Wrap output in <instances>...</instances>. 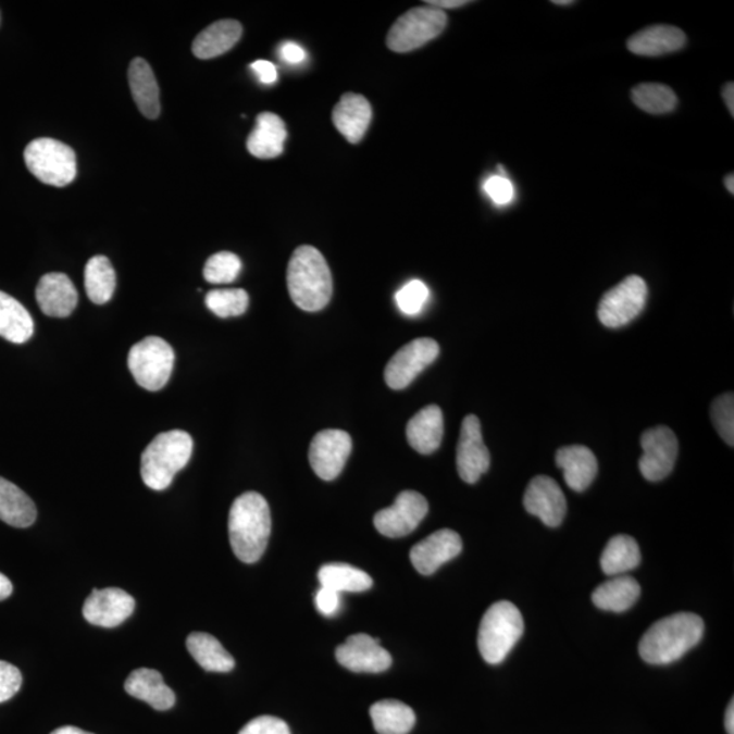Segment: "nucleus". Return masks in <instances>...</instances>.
I'll use <instances>...</instances> for the list:
<instances>
[{
    "label": "nucleus",
    "mask_w": 734,
    "mask_h": 734,
    "mask_svg": "<svg viewBox=\"0 0 734 734\" xmlns=\"http://www.w3.org/2000/svg\"><path fill=\"white\" fill-rule=\"evenodd\" d=\"M456 464L460 477L468 484L476 483L488 471L489 451L484 445L481 421L475 415L462 421Z\"/></svg>",
    "instance_id": "obj_14"
},
{
    "label": "nucleus",
    "mask_w": 734,
    "mask_h": 734,
    "mask_svg": "<svg viewBox=\"0 0 734 734\" xmlns=\"http://www.w3.org/2000/svg\"><path fill=\"white\" fill-rule=\"evenodd\" d=\"M444 438V413L438 406L422 408L407 424V439L421 455H432Z\"/></svg>",
    "instance_id": "obj_25"
},
{
    "label": "nucleus",
    "mask_w": 734,
    "mask_h": 734,
    "mask_svg": "<svg viewBox=\"0 0 734 734\" xmlns=\"http://www.w3.org/2000/svg\"><path fill=\"white\" fill-rule=\"evenodd\" d=\"M428 296V288L422 281L408 282L396 294L397 307L407 315H416L422 312Z\"/></svg>",
    "instance_id": "obj_40"
},
{
    "label": "nucleus",
    "mask_w": 734,
    "mask_h": 734,
    "mask_svg": "<svg viewBox=\"0 0 734 734\" xmlns=\"http://www.w3.org/2000/svg\"><path fill=\"white\" fill-rule=\"evenodd\" d=\"M124 689L133 696L149 704L152 709L165 711L176 704V695L163 682L162 674L154 669H136L125 680Z\"/></svg>",
    "instance_id": "obj_23"
},
{
    "label": "nucleus",
    "mask_w": 734,
    "mask_h": 734,
    "mask_svg": "<svg viewBox=\"0 0 734 734\" xmlns=\"http://www.w3.org/2000/svg\"><path fill=\"white\" fill-rule=\"evenodd\" d=\"M22 685L20 669L5 661H0V704L13 698Z\"/></svg>",
    "instance_id": "obj_42"
},
{
    "label": "nucleus",
    "mask_w": 734,
    "mask_h": 734,
    "mask_svg": "<svg viewBox=\"0 0 734 734\" xmlns=\"http://www.w3.org/2000/svg\"><path fill=\"white\" fill-rule=\"evenodd\" d=\"M189 655L195 658L207 672L226 673L233 671L236 661L221 645V642L210 634L192 633L187 638Z\"/></svg>",
    "instance_id": "obj_31"
},
{
    "label": "nucleus",
    "mask_w": 734,
    "mask_h": 734,
    "mask_svg": "<svg viewBox=\"0 0 734 734\" xmlns=\"http://www.w3.org/2000/svg\"><path fill=\"white\" fill-rule=\"evenodd\" d=\"M640 596V586L633 576L614 575L593 592L592 600L597 608L609 612H624L634 606Z\"/></svg>",
    "instance_id": "obj_28"
},
{
    "label": "nucleus",
    "mask_w": 734,
    "mask_h": 734,
    "mask_svg": "<svg viewBox=\"0 0 734 734\" xmlns=\"http://www.w3.org/2000/svg\"><path fill=\"white\" fill-rule=\"evenodd\" d=\"M38 307L49 318L64 319L78 304V293L70 277L60 272L43 275L36 288Z\"/></svg>",
    "instance_id": "obj_19"
},
{
    "label": "nucleus",
    "mask_w": 734,
    "mask_h": 734,
    "mask_svg": "<svg viewBox=\"0 0 734 734\" xmlns=\"http://www.w3.org/2000/svg\"><path fill=\"white\" fill-rule=\"evenodd\" d=\"M336 660L348 671L381 673L391 665V657L377 639L368 634H356L336 649Z\"/></svg>",
    "instance_id": "obj_15"
},
{
    "label": "nucleus",
    "mask_w": 734,
    "mask_h": 734,
    "mask_svg": "<svg viewBox=\"0 0 734 734\" xmlns=\"http://www.w3.org/2000/svg\"><path fill=\"white\" fill-rule=\"evenodd\" d=\"M238 734H291L290 727L281 718L261 716L245 725Z\"/></svg>",
    "instance_id": "obj_41"
},
{
    "label": "nucleus",
    "mask_w": 734,
    "mask_h": 734,
    "mask_svg": "<svg viewBox=\"0 0 734 734\" xmlns=\"http://www.w3.org/2000/svg\"><path fill=\"white\" fill-rule=\"evenodd\" d=\"M448 24L445 11L421 5L411 9L390 27L386 46L397 53L411 52L438 37Z\"/></svg>",
    "instance_id": "obj_7"
},
{
    "label": "nucleus",
    "mask_w": 734,
    "mask_h": 734,
    "mask_svg": "<svg viewBox=\"0 0 734 734\" xmlns=\"http://www.w3.org/2000/svg\"><path fill=\"white\" fill-rule=\"evenodd\" d=\"M524 634V619L510 601L493 604L478 625L477 647L483 660L492 665L503 662Z\"/></svg>",
    "instance_id": "obj_5"
},
{
    "label": "nucleus",
    "mask_w": 734,
    "mask_h": 734,
    "mask_svg": "<svg viewBox=\"0 0 734 734\" xmlns=\"http://www.w3.org/2000/svg\"><path fill=\"white\" fill-rule=\"evenodd\" d=\"M35 323L24 304L15 298L0 291V336L15 345L30 339Z\"/></svg>",
    "instance_id": "obj_30"
},
{
    "label": "nucleus",
    "mask_w": 734,
    "mask_h": 734,
    "mask_svg": "<svg viewBox=\"0 0 734 734\" xmlns=\"http://www.w3.org/2000/svg\"><path fill=\"white\" fill-rule=\"evenodd\" d=\"M725 187L732 195L734 194V176L733 173L729 174L725 178Z\"/></svg>",
    "instance_id": "obj_52"
},
{
    "label": "nucleus",
    "mask_w": 734,
    "mask_h": 734,
    "mask_svg": "<svg viewBox=\"0 0 734 734\" xmlns=\"http://www.w3.org/2000/svg\"><path fill=\"white\" fill-rule=\"evenodd\" d=\"M85 287L92 303L103 304L111 301L116 288V272L105 256H95L86 264Z\"/></svg>",
    "instance_id": "obj_34"
},
{
    "label": "nucleus",
    "mask_w": 734,
    "mask_h": 734,
    "mask_svg": "<svg viewBox=\"0 0 734 734\" xmlns=\"http://www.w3.org/2000/svg\"><path fill=\"white\" fill-rule=\"evenodd\" d=\"M725 727L727 734H734V704L733 700L731 705L727 706L726 716H725Z\"/></svg>",
    "instance_id": "obj_50"
},
{
    "label": "nucleus",
    "mask_w": 734,
    "mask_h": 734,
    "mask_svg": "<svg viewBox=\"0 0 734 734\" xmlns=\"http://www.w3.org/2000/svg\"><path fill=\"white\" fill-rule=\"evenodd\" d=\"M424 3L432 5V8L444 11V9L462 8V5H465L470 2H466V0H427V2Z\"/></svg>",
    "instance_id": "obj_47"
},
{
    "label": "nucleus",
    "mask_w": 734,
    "mask_h": 734,
    "mask_svg": "<svg viewBox=\"0 0 734 734\" xmlns=\"http://www.w3.org/2000/svg\"><path fill=\"white\" fill-rule=\"evenodd\" d=\"M352 449L350 434L343 430H323L309 448L310 466L320 478L331 482L340 475Z\"/></svg>",
    "instance_id": "obj_13"
},
{
    "label": "nucleus",
    "mask_w": 734,
    "mask_h": 734,
    "mask_svg": "<svg viewBox=\"0 0 734 734\" xmlns=\"http://www.w3.org/2000/svg\"><path fill=\"white\" fill-rule=\"evenodd\" d=\"M552 3L557 4V5H569V4H573L574 2H573V0H553Z\"/></svg>",
    "instance_id": "obj_53"
},
{
    "label": "nucleus",
    "mask_w": 734,
    "mask_h": 734,
    "mask_svg": "<svg viewBox=\"0 0 734 734\" xmlns=\"http://www.w3.org/2000/svg\"><path fill=\"white\" fill-rule=\"evenodd\" d=\"M173 366V348L161 337H146L129 350V372L136 383L147 390L162 389L171 378Z\"/></svg>",
    "instance_id": "obj_8"
},
{
    "label": "nucleus",
    "mask_w": 734,
    "mask_h": 734,
    "mask_svg": "<svg viewBox=\"0 0 734 734\" xmlns=\"http://www.w3.org/2000/svg\"><path fill=\"white\" fill-rule=\"evenodd\" d=\"M557 465L565 484L574 492H585L595 481L598 464L595 453L584 445L564 446L557 451Z\"/></svg>",
    "instance_id": "obj_22"
},
{
    "label": "nucleus",
    "mask_w": 734,
    "mask_h": 734,
    "mask_svg": "<svg viewBox=\"0 0 734 734\" xmlns=\"http://www.w3.org/2000/svg\"><path fill=\"white\" fill-rule=\"evenodd\" d=\"M462 540L459 533L439 530L419 542L411 548L410 559L413 568L422 575H432L440 565L459 557Z\"/></svg>",
    "instance_id": "obj_18"
},
{
    "label": "nucleus",
    "mask_w": 734,
    "mask_h": 734,
    "mask_svg": "<svg viewBox=\"0 0 734 734\" xmlns=\"http://www.w3.org/2000/svg\"><path fill=\"white\" fill-rule=\"evenodd\" d=\"M36 519L35 502L15 484L0 477V520L14 527H27Z\"/></svg>",
    "instance_id": "obj_29"
},
{
    "label": "nucleus",
    "mask_w": 734,
    "mask_h": 734,
    "mask_svg": "<svg viewBox=\"0 0 734 734\" xmlns=\"http://www.w3.org/2000/svg\"><path fill=\"white\" fill-rule=\"evenodd\" d=\"M373 726L378 734H408L415 725V712L399 700H381L370 707Z\"/></svg>",
    "instance_id": "obj_32"
},
{
    "label": "nucleus",
    "mask_w": 734,
    "mask_h": 734,
    "mask_svg": "<svg viewBox=\"0 0 734 734\" xmlns=\"http://www.w3.org/2000/svg\"><path fill=\"white\" fill-rule=\"evenodd\" d=\"M427 511L426 498L422 494L407 489L397 495L394 505L374 515V526L386 537H405L416 530Z\"/></svg>",
    "instance_id": "obj_11"
},
{
    "label": "nucleus",
    "mask_w": 734,
    "mask_h": 734,
    "mask_svg": "<svg viewBox=\"0 0 734 734\" xmlns=\"http://www.w3.org/2000/svg\"><path fill=\"white\" fill-rule=\"evenodd\" d=\"M687 42L684 32L677 26L652 25L635 33L627 41L630 52L639 57H662L680 51Z\"/></svg>",
    "instance_id": "obj_21"
},
{
    "label": "nucleus",
    "mask_w": 734,
    "mask_h": 734,
    "mask_svg": "<svg viewBox=\"0 0 734 734\" xmlns=\"http://www.w3.org/2000/svg\"><path fill=\"white\" fill-rule=\"evenodd\" d=\"M279 52L282 59L290 64L302 63L304 58H307V53H304L303 48L291 41L283 42Z\"/></svg>",
    "instance_id": "obj_46"
},
{
    "label": "nucleus",
    "mask_w": 734,
    "mask_h": 734,
    "mask_svg": "<svg viewBox=\"0 0 734 734\" xmlns=\"http://www.w3.org/2000/svg\"><path fill=\"white\" fill-rule=\"evenodd\" d=\"M319 581L321 586L340 595L343 592H366L373 586V580L368 573L345 563L324 564L319 571Z\"/></svg>",
    "instance_id": "obj_35"
},
{
    "label": "nucleus",
    "mask_w": 734,
    "mask_h": 734,
    "mask_svg": "<svg viewBox=\"0 0 734 734\" xmlns=\"http://www.w3.org/2000/svg\"><path fill=\"white\" fill-rule=\"evenodd\" d=\"M315 607L324 617H335L341 606L340 593L321 586L314 597Z\"/></svg>",
    "instance_id": "obj_44"
},
{
    "label": "nucleus",
    "mask_w": 734,
    "mask_h": 734,
    "mask_svg": "<svg viewBox=\"0 0 734 734\" xmlns=\"http://www.w3.org/2000/svg\"><path fill=\"white\" fill-rule=\"evenodd\" d=\"M271 535V511L263 495L249 492L234 500L228 514V537L234 555L244 563L263 557Z\"/></svg>",
    "instance_id": "obj_1"
},
{
    "label": "nucleus",
    "mask_w": 734,
    "mask_h": 734,
    "mask_svg": "<svg viewBox=\"0 0 734 734\" xmlns=\"http://www.w3.org/2000/svg\"><path fill=\"white\" fill-rule=\"evenodd\" d=\"M287 138L286 124L275 113L263 112L256 119V127L248 136L247 149L260 160L279 157Z\"/></svg>",
    "instance_id": "obj_24"
},
{
    "label": "nucleus",
    "mask_w": 734,
    "mask_h": 734,
    "mask_svg": "<svg viewBox=\"0 0 734 734\" xmlns=\"http://www.w3.org/2000/svg\"><path fill=\"white\" fill-rule=\"evenodd\" d=\"M194 440L183 430L158 434L141 455L140 475L147 487L162 492L171 486L174 476L188 464Z\"/></svg>",
    "instance_id": "obj_4"
},
{
    "label": "nucleus",
    "mask_w": 734,
    "mask_h": 734,
    "mask_svg": "<svg viewBox=\"0 0 734 734\" xmlns=\"http://www.w3.org/2000/svg\"><path fill=\"white\" fill-rule=\"evenodd\" d=\"M639 471L649 482H660L672 472L679 453L676 435L667 426L646 430L640 437Z\"/></svg>",
    "instance_id": "obj_12"
},
{
    "label": "nucleus",
    "mask_w": 734,
    "mask_h": 734,
    "mask_svg": "<svg viewBox=\"0 0 734 734\" xmlns=\"http://www.w3.org/2000/svg\"><path fill=\"white\" fill-rule=\"evenodd\" d=\"M636 107L647 113L663 114L674 111L677 97L671 87L661 84H640L631 91Z\"/></svg>",
    "instance_id": "obj_36"
},
{
    "label": "nucleus",
    "mask_w": 734,
    "mask_h": 734,
    "mask_svg": "<svg viewBox=\"0 0 734 734\" xmlns=\"http://www.w3.org/2000/svg\"><path fill=\"white\" fill-rule=\"evenodd\" d=\"M723 100H725L729 112L734 116V85L733 82H727L722 90Z\"/></svg>",
    "instance_id": "obj_48"
},
{
    "label": "nucleus",
    "mask_w": 734,
    "mask_h": 734,
    "mask_svg": "<svg viewBox=\"0 0 734 734\" xmlns=\"http://www.w3.org/2000/svg\"><path fill=\"white\" fill-rule=\"evenodd\" d=\"M640 563V551L635 538L619 535L608 542L604 549L600 564L604 574L623 575Z\"/></svg>",
    "instance_id": "obj_33"
},
{
    "label": "nucleus",
    "mask_w": 734,
    "mask_h": 734,
    "mask_svg": "<svg viewBox=\"0 0 734 734\" xmlns=\"http://www.w3.org/2000/svg\"><path fill=\"white\" fill-rule=\"evenodd\" d=\"M206 304L217 318H237L247 312L249 296L242 288H217L207 294Z\"/></svg>",
    "instance_id": "obj_37"
},
{
    "label": "nucleus",
    "mask_w": 734,
    "mask_h": 734,
    "mask_svg": "<svg viewBox=\"0 0 734 734\" xmlns=\"http://www.w3.org/2000/svg\"><path fill=\"white\" fill-rule=\"evenodd\" d=\"M439 353L438 343L430 337H421L407 343L391 357L385 368V383L389 388H407L424 369L430 366Z\"/></svg>",
    "instance_id": "obj_10"
},
{
    "label": "nucleus",
    "mask_w": 734,
    "mask_h": 734,
    "mask_svg": "<svg viewBox=\"0 0 734 734\" xmlns=\"http://www.w3.org/2000/svg\"><path fill=\"white\" fill-rule=\"evenodd\" d=\"M51 734H92V733L82 731V729L75 726H62L58 727L57 731H53Z\"/></svg>",
    "instance_id": "obj_51"
},
{
    "label": "nucleus",
    "mask_w": 734,
    "mask_h": 734,
    "mask_svg": "<svg viewBox=\"0 0 734 734\" xmlns=\"http://www.w3.org/2000/svg\"><path fill=\"white\" fill-rule=\"evenodd\" d=\"M287 287L293 302L304 312H319L329 303L334 282L320 250L310 245L294 250L287 266Z\"/></svg>",
    "instance_id": "obj_3"
},
{
    "label": "nucleus",
    "mask_w": 734,
    "mask_h": 734,
    "mask_svg": "<svg viewBox=\"0 0 734 734\" xmlns=\"http://www.w3.org/2000/svg\"><path fill=\"white\" fill-rule=\"evenodd\" d=\"M242 264L237 254L232 252H220L212 254L206 261L203 275L204 279L212 285H226L237 279L241 272Z\"/></svg>",
    "instance_id": "obj_38"
},
{
    "label": "nucleus",
    "mask_w": 734,
    "mask_h": 734,
    "mask_svg": "<svg viewBox=\"0 0 734 734\" xmlns=\"http://www.w3.org/2000/svg\"><path fill=\"white\" fill-rule=\"evenodd\" d=\"M646 299V282L638 275H630L604 294L598 303V319L608 328H619L638 318Z\"/></svg>",
    "instance_id": "obj_9"
},
{
    "label": "nucleus",
    "mask_w": 734,
    "mask_h": 734,
    "mask_svg": "<svg viewBox=\"0 0 734 734\" xmlns=\"http://www.w3.org/2000/svg\"><path fill=\"white\" fill-rule=\"evenodd\" d=\"M242 36V25L238 21L222 20L206 27L192 43V52L199 59H212L231 51Z\"/></svg>",
    "instance_id": "obj_27"
},
{
    "label": "nucleus",
    "mask_w": 734,
    "mask_h": 734,
    "mask_svg": "<svg viewBox=\"0 0 734 734\" xmlns=\"http://www.w3.org/2000/svg\"><path fill=\"white\" fill-rule=\"evenodd\" d=\"M25 163L41 183L65 187L76 177V155L70 146L57 139L40 138L26 146Z\"/></svg>",
    "instance_id": "obj_6"
},
{
    "label": "nucleus",
    "mask_w": 734,
    "mask_h": 734,
    "mask_svg": "<svg viewBox=\"0 0 734 734\" xmlns=\"http://www.w3.org/2000/svg\"><path fill=\"white\" fill-rule=\"evenodd\" d=\"M134 611V597L119 587L92 590L84 606V617L87 622L103 629L117 627Z\"/></svg>",
    "instance_id": "obj_16"
},
{
    "label": "nucleus",
    "mask_w": 734,
    "mask_h": 734,
    "mask_svg": "<svg viewBox=\"0 0 734 734\" xmlns=\"http://www.w3.org/2000/svg\"><path fill=\"white\" fill-rule=\"evenodd\" d=\"M11 593H13V584H11V581L8 579V576L0 573V601L9 598Z\"/></svg>",
    "instance_id": "obj_49"
},
{
    "label": "nucleus",
    "mask_w": 734,
    "mask_h": 734,
    "mask_svg": "<svg viewBox=\"0 0 734 734\" xmlns=\"http://www.w3.org/2000/svg\"><path fill=\"white\" fill-rule=\"evenodd\" d=\"M711 419L718 434L729 446L734 445V397L733 394L717 397L711 406Z\"/></svg>",
    "instance_id": "obj_39"
},
{
    "label": "nucleus",
    "mask_w": 734,
    "mask_h": 734,
    "mask_svg": "<svg viewBox=\"0 0 734 734\" xmlns=\"http://www.w3.org/2000/svg\"><path fill=\"white\" fill-rule=\"evenodd\" d=\"M250 69H252L253 73L258 75L261 84H275L277 79V70L271 62H266V60H256V62L250 64Z\"/></svg>",
    "instance_id": "obj_45"
},
{
    "label": "nucleus",
    "mask_w": 734,
    "mask_h": 734,
    "mask_svg": "<svg viewBox=\"0 0 734 734\" xmlns=\"http://www.w3.org/2000/svg\"><path fill=\"white\" fill-rule=\"evenodd\" d=\"M128 80L134 101L141 114L147 119L160 116V87L150 64L145 59L136 58L130 62Z\"/></svg>",
    "instance_id": "obj_26"
},
{
    "label": "nucleus",
    "mask_w": 734,
    "mask_h": 734,
    "mask_svg": "<svg viewBox=\"0 0 734 734\" xmlns=\"http://www.w3.org/2000/svg\"><path fill=\"white\" fill-rule=\"evenodd\" d=\"M527 513L538 517L544 525L557 527L562 524L568 502L562 488L552 477H533L524 495Z\"/></svg>",
    "instance_id": "obj_17"
},
{
    "label": "nucleus",
    "mask_w": 734,
    "mask_h": 734,
    "mask_svg": "<svg viewBox=\"0 0 734 734\" xmlns=\"http://www.w3.org/2000/svg\"><path fill=\"white\" fill-rule=\"evenodd\" d=\"M332 122L350 144L357 145L363 139L372 122V107L363 96L346 92L332 112Z\"/></svg>",
    "instance_id": "obj_20"
},
{
    "label": "nucleus",
    "mask_w": 734,
    "mask_h": 734,
    "mask_svg": "<svg viewBox=\"0 0 734 734\" xmlns=\"http://www.w3.org/2000/svg\"><path fill=\"white\" fill-rule=\"evenodd\" d=\"M484 190L493 199L495 204L503 206L510 203L514 196L513 184L503 176L489 177L484 184Z\"/></svg>",
    "instance_id": "obj_43"
},
{
    "label": "nucleus",
    "mask_w": 734,
    "mask_h": 734,
    "mask_svg": "<svg viewBox=\"0 0 734 734\" xmlns=\"http://www.w3.org/2000/svg\"><path fill=\"white\" fill-rule=\"evenodd\" d=\"M704 633L705 623L698 614H671L658 620L642 636L639 656L652 665H668L698 645Z\"/></svg>",
    "instance_id": "obj_2"
}]
</instances>
